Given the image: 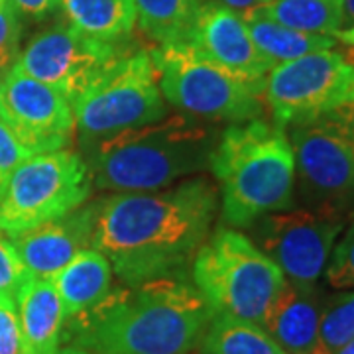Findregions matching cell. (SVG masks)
Segmentation results:
<instances>
[{
	"mask_svg": "<svg viewBox=\"0 0 354 354\" xmlns=\"http://www.w3.org/2000/svg\"><path fill=\"white\" fill-rule=\"evenodd\" d=\"M295 160V187L309 211L344 216L354 209V142L321 116L286 128Z\"/></svg>",
	"mask_w": 354,
	"mask_h": 354,
	"instance_id": "30bf717a",
	"label": "cell"
},
{
	"mask_svg": "<svg viewBox=\"0 0 354 354\" xmlns=\"http://www.w3.org/2000/svg\"><path fill=\"white\" fill-rule=\"evenodd\" d=\"M28 278L30 274L26 272L12 241L0 230V295L16 299V293Z\"/></svg>",
	"mask_w": 354,
	"mask_h": 354,
	"instance_id": "484cf974",
	"label": "cell"
},
{
	"mask_svg": "<svg viewBox=\"0 0 354 354\" xmlns=\"http://www.w3.org/2000/svg\"><path fill=\"white\" fill-rule=\"evenodd\" d=\"M20 14L32 18H44L59 6V0H10Z\"/></svg>",
	"mask_w": 354,
	"mask_h": 354,
	"instance_id": "f1b7e54d",
	"label": "cell"
},
{
	"mask_svg": "<svg viewBox=\"0 0 354 354\" xmlns=\"http://www.w3.org/2000/svg\"><path fill=\"white\" fill-rule=\"evenodd\" d=\"M211 169L221 185L223 216L232 227H250L293 205V150L274 122L254 118L228 127L218 136Z\"/></svg>",
	"mask_w": 354,
	"mask_h": 354,
	"instance_id": "277c9868",
	"label": "cell"
},
{
	"mask_svg": "<svg viewBox=\"0 0 354 354\" xmlns=\"http://www.w3.org/2000/svg\"><path fill=\"white\" fill-rule=\"evenodd\" d=\"M67 26L88 38L114 41L136 26L134 0H59Z\"/></svg>",
	"mask_w": 354,
	"mask_h": 354,
	"instance_id": "d6986e66",
	"label": "cell"
},
{
	"mask_svg": "<svg viewBox=\"0 0 354 354\" xmlns=\"http://www.w3.org/2000/svg\"><path fill=\"white\" fill-rule=\"evenodd\" d=\"M32 156H36V152L30 150L24 140L0 118V179L6 183L14 169Z\"/></svg>",
	"mask_w": 354,
	"mask_h": 354,
	"instance_id": "83f0119b",
	"label": "cell"
},
{
	"mask_svg": "<svg viewBox=\"0 0 354 354\" xmlns=\"http://www.w3.org/2000/svg\"><path fill=\"white\" fill-rule=\"evenodd\" d=\"M335 354H354V339L346 342V344H344L342 348H339Z\"/></svg>",
	"mask_w": 354,
	"mask_h": 354,
	"instance_id": "e575fe53",
	"label": "cell"
},
{
	"mask_svg": "<svg viewBox=\"0 0 354 354\" xmlns=\"http://www.w3.org/2000/svg\"><path fill=\"white\" fill-rule=\"evenodd\" d=\"M291 30L333 36L342 28L341 0H272L256 10Z\"/></svg>",
	"mask_w": 354,
	"mask_h": 354,
	"instance_id": "7402d4cb",
	"label": "cell"
},
{
	"mask_svg": "<svg viewBox=\"0 0 354 354\" xmlns=\"http://www.w3.org/2000/svg\"><path fill=\"white\" fill-rule=\"evenodd\" d=\"M201 354H283L260 325L216 315L201 339Z\"/></svg>",
	"mask_w": 354,
	"mask_h": 354,
	"instance_id": "603a6c76",
	"label": "cell"
},
{
	"mask_svg": "<svg viewBox=\"0 0 354 354\" xmlns=\"http://www.w3.org/2000/svg\"><path fill=\"white\" fill-rule=\"evenodd\" d=\"M211 319L195 286L156 278L111 290L95 307L67 319L64 337L97 354H189Z\"/></svg>",
	"mask_w": 354,
	"mask_h": 354,
	"instance_id": "7a4b0ae2",
	"label": "cell"
},
{
	"mask_svg": "<svg viewBox=\"0 0 354 354\" xmlns=\"http://www.w3.org/2000/svg\"><path fill=\"white\" fill-rule=\"evenodd\" d=\"M354 97V67L339 51L321 50L270 69L262 102L279 128L321 118Z\"/></svg>",
	"mask_w": 354,
	"mask_h": 354,
	"instance_id": "9c48e42d",
	"label": "cell"
},
{
	"mask_svg": "<svg viewBox=\"0 0 354 354\" xmlns=\"http://www.w3.org/2000/svg\"><path fill=\"white\" fill-rule=\"evenodd\" d=\"M205 2H213V4L225 6V8L241 14V16H246V14L256 12L258 8H262L266 4H270L272 0H205Z\"/></svg>",
	"mask_w": 354,
	"mask_h": 354,
	"instance_id": "4dcf8cb0",
	"label": "cell"
},
{
	"mask_svg": "<svg viewBox=\"0 0 354 354\" xmlns=\"http://www.w3.org/2000/svg\"><path fill=\"white\" fill-rule=\"evenodd\" d=\"M136 22L162 46L189 41L205 0H134Z\"/></svg>",
	"mask_w": 354,
	"mask_h": 354,
	"instance_id": "44dd1931",
	"label": "cell"
},
{
	"mask_svg": "<svg viewBox=\"0 0 354 354\" xmlns=\"http://www.w3.org/2000/svg\"><path fill=\"white\" fill-rule=\"evenodd\" d=\"M189 41L215 64L250 81L262 83L274 67L256 48L241 14L213 2H205Z\"/></svg>",
	"mask_w": 354,
	"mask_h": 354,
	"instance_id": "9a60e30c",
	"label": "cell"
},
{
	"mask_svg": "<svg viewBox=\"0 0 354 354\" xmlns=\"http://www.w3.org/2000/svg\"><path fill=\"white\" fill-rule=\"evenodd\" d=\"M2 79H4V73H0V87H2Z\"/></svg>",
	"mask_w": 354,
	"mask_h": 354,
	"instance_id": "8d00e7d4",
	"label": "cell"
},
{
	"mask_svg": "<svg viewBox=\"0 0 354 354\" xmlns=\"http://www.w3.org/2000/svg\"><path fill=\"white\" fill-rule=\"evenodd\" d=\"M354 339V291L323 299L313 354H335Z\"/></svg>",
	"mask_w": 354,
	"mask_h": 354,
	"instance_id": "cb8c5ba5",
	"label": "cell"
},
{
	"mask_svg": "<svg viewBox=\"0 0 354 354\" xmlns=\"http://www.w3.org/2000/svg\"><path fill=\"white\" fill-rule=\"evenodd\" d=\"M22 24L10 0L0 4V73L8 71L20 55Z\"/></svg>",
	"mask_w": 354,
	"mask_h": 354,
	"instance_id": "4316f807",
	"label": "cell"
},
{
	"mask_svg": "<svg viewBox=\"0 0 354 354\" xmlns=\"http://www.w3.org/2000/svg\"><path fill=\"white\" fill-rule=\"evenodd\" d=\"M2 2H6V0H0V4H2Z\"/></svg>",
	"mask_w": 354,
	"mask_h": 354,
	"instance_id": "74e56055",
	"label": "cell"
},
{
	"mask_svg": "<svg viewBox=\"0 0 354 354\" xmlns=\"http://www.w3.org/2000/svg\"><path fill=\"white\" fill-rule=\"evenodd\" d=\"M250 30L252 41L260 53L270 64L279 65L297 59L301 55L321 50H335L337 39L333 36H317L291 30L288 26H281L272 18H266L262 14L252 12L242 16Z\"/></svg>",
	"mask_w": 354,
	"mask_h": 354,
	"instance_id": "ffe728a7",
	"label": "cell"
},
{
	"mask_svg": "<svg viewBox=\"0 0 354 354\" xmlns=\"http://www.w3.org/2000/svg\"><path fill=\"white\" fill-rule=\"evenodd\" d=\"M215 213L216 189L205 177L169 189L114 193L97 201L91 248L127 286L176 278L205 244Z\"/></svg>",
	"mask_w": 354,
	"mask_h": 354,
	"instance_id": "6da1fadb",
	"label": "cell"
},
{
	"mask_svg": "<svg viewBox=\"0 0 354 354\" xmlns=\"http://www.w3.org/2000/svg\"><path fill=\"white\" fill-rule=\"evenodd\" d=\"M93 191L85 160L71 150L36 153L14 169L0 195V230L14 236L83 207Z\"/></svg>",
	"mask_w": 354,
	"mask_h": 354,
	"instance_id": "52a82bcc",
	"label": "cell"
},
{
	"mask_svg": "<svg viewBox=\"0 0 354 354\" xmlns=\"http://www.w3.org/2000/svg\"><path fill=\"white\" fill-rule=\"evenodd\" d=\"M75 127L88 142L167 114L150 51L120 55L73 104Z\"/></svg>",
	"mask_w": 354,
	"mask_h": 354,
	"instance_id": "ba28073f",
	"label": "cell"
},
{
	"mask_svg": "<svg viewBox=\"0 0 354 354\" xmlns=\"http://www.w3.org/2000/svg\"><path fill=\"white\" fill-rule=\"evenodd\" d=\"M2 189H4V181L0 179V195H2Z\"/></svg>",
	"mask_w": 354,
	"mask_h": 354,
	"instance_id": "d590c367",
	"label": "cell"
},
{
	"mask_svg": "<svg viewBox=\"0 0 354 354\" xmlns=\"http://www.w3.org/2000/svg\"><path fill=\"white\" fill-rule=\"evenodd\" d=\"M14 304L30 354L59 353L67 315L53 281L28 278Z\"/></svg>",
	"mask_w": 354,
	"mask_h": 354,
	"instance_id": "e0dca14e",
	"label": "cell"
},
{
	"mask_svg": "<svg viewBox=\"0 0 354 354\" xmlns=\"http://www.w3.org/2000/svg\"><path fill=\"white\" fill-rule=\"evenodd\" d=\"M158 85L167 102L205 122L241 124L262 118L264 81H250L203 55L191 41L150 51Z\"/></svg>",
	"mask_w": 354,
	"mask_h": 354,
	"instance_id": "8992f818",
	"label": "cell"
},
{
	"mask_svg": "<svg viewBox=\"0 0 354 354\" xmlns=\"http://www.w3.org/2000/svg\"><path fill=\"white\" fill-rule=\"evenodd\" d=\"M0 118L36 153L67 150L77 128L73 104L64 93L14 65L2 79Z\"/></svg>",
	"mask_w": 354,
	"mask_h": 354,
	"instance_id": "4fadbf2b",
	"label": "cell"
},
{
	"mask_svg": "<svg viewBox=\"0 0 354 354\" xmlns=\"http://www.w3.org/2000/svg\"><path fill=\"white\" fill-rule=\"evenodd\" d=\"M215 128L189 114H171L88 144L93 185L111 193L158 191L211 167Z\"/></svg>",
	"mask_w": 354,
	"mask_h": 354,
	"instance_id": "3957f363",
	"label": "cell"
},
{
	"mask_svg": "<svg viewBox=\"0 0 354 354\" xmlns=\"http://www.w3.org/2000/svg\"><path fill=\"white\" fill-rule=\"evenodd\" d=\"M118 57L113 41L88 38L71 26H55L32 39L14 67L57 88L75 104Z\"/></svg>",
	"mask_w": 354,
	"mask_h": 354,
	"instance_id": "7c38bea8",
	"label": "cell"
},
{
	"mask_svg": "<svg viewBox=\"0 0 354 354\" xmlns=\"http://www.w3.org/2000/svg\"><path fill=\"white\" fill-rule=\"evenodd\" d=\"M344 216L317 213L309 209L278 211L258 218L250 241L278 266L283 278L315 288L325 274L329 256L344 230Z\"/></svg>",
	"mask_w": 354,
	"mask_h": 354,
	"instance_id": "8fae6325",
	"label": "cell"
},
{
	"mask_svg": "<svg viewBox=\"0 0 354 354\" xmlns=\"http://www.w3.org/2000/svg\"><path fill=\"white\" fill-rule=\"evenodd\" d=\"M341 234L329 256L325 279L333 290L354 291V223Z\"/></svg>",
	"mask_w": 354,
	"mask_h": 354,
	"instance_id": "d4e9b609",
	"label": "cell"
},
{
	"mask_svg": "<svg viewBox=\"0 0 354 354\" xmlns=\"http://www.w3.org/2000/svg\"><path fill=\"white\" fill-rule=\"evenodd\" d=\"M342 28L354 26V0H341Z\"/></svg>",
	"mask_w": 354,
	"mask_h": 354,
	"instance_id": "d6a6232c",
	"label": "cell"
},
{
	"mask_svg": "<svg viewBox=\"0 0 354 354\" xmlns=\"http://www.w3.org/2000/svg\"><path fill=\"white\" fill-rule=\"evenodd\" d=\"M57 354H97V353H91V351H85V348H79V346H73V344H67V346H62Z\"/></svg>",
	"mask_w": 354,
	"mask_h": 354,
	"instance_id": "836d02e7",
	"label": "cell"
},
{
	"mask_svg": "<svg viewBox=\"0 0 354 354\" xmlns=\"http://www.w3.org/2000/svg\"><path fill=\"white\" fill-rule=\"evenodd\" d=\"M327 118H330L337 127L341 128L342 132L354 142V97L351 101H346L341 104L339 109H335L333 113L325 114Z\"/></svg>",
	"mask_w": 354,
	"mask_h": 354,
	"instance_id": "f546056e",
	"label": "cell"
},
{
	"mask_svg": "<svg viewBox=\"0 0 354 354\" xmlns=\"http://www.w3.org/2000/svg\"><path fill=\"white\" fill-rule=\"evenodd\" d=\"M67 319L95 307L113 290V266L95 248H85L53 278Z\"/></svg>",
	"mask_w": 354,
	"mask_h": 354,
	"instance_id": "ac0fdd59",
	"label": "cell"
},
{
	"mask_svg": "<svg viewBox=\"0 0 354 354\" xmlns=\"http://www.w3.org/2000/svg\"><path fill=\"white\" fill-rule=\"evenodd\" d=\"M95 218L97 201L8 239L30 278L51 279L81 250L91 248Z\"/></svg>",
	"mask_w": 354,
	"mask_h": 354,
	"instance_id": "5bb4252c",
	"label": "cell"
},
{
	"mask_svg": "<svg viewBox=\"0 0 354 354\" xmlns=\"http://www.w3.org/2000/svg\"><path fill=\"white\" fill-rule=\"evenodd\" d=\"M335 39H337V46H341L339 53L344 57V62L354 67V26L341 28L335 34Z\"/></svg>",
	"mask_w": 354,
	"mask_h": 354,
	"instance_id": "1f68e13d",
	"label": "cell"
},
{
	"mask_svg": "<svg viewBox=\"0 0 354 354\" xmlns=\"http://www.w3.org/2000/svg\"><path fill=\"white\" fill-rule=\"evenodd\" d=\"M286 278L248 236L223 228L205 241L193 258V286L223 315L246 323H264Z\"/></svg>",
	"mask_w": 354,
	"mask_h": 354,
	"instance_id": "5b68a950",
	"label": "cell"
},
{
	"mask_svg": "<svg viewBox=\"0 0 354 354\" xmlns=\"http://www.w3.org/2000/svg\"><path fill=\"white\" fill-rule=\"evenodd\" d=\"M323 297L315 288L286 279L278 297L264 317L262 329L276 341L283 354H313Z\"/></svg>",
	"mask_w": 354,
	"mask_h": 354,
	"instance_id": "2e32d148",
	"label": "cell"
}]
</instances>
